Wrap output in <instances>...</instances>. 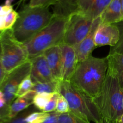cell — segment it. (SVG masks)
I'll return each instance as SVG.
<instances>
[{
	"label": "cell",
	"mask_w": 123,
	"mask_h": 123,
	"mask_svg": "<svg viewBox=\"0 0 123 123\" xmlns=\"http://www.w3.org/2000/svg\"><path fill=\"white\" fill-rule=\"evenodd\" d=\"M36 94L37 93L35 91L31 90L24 96L16 98L10 106L8 119L14 118L33 104L34 98Z\"/></svg>",
	"instance_id": "cell-16"
},
{
	"label": "cell",
	"mask_w": 123,
	"mask_h": 123,
	"mask_svg": "<svg viewBox=\"0 0 123 123\" xmlns=\"http://www.w3.org/2000/svg\"><path fill=\"white\" fill-rule=\"evenodd\" d=\"M120 39V31L115 24H108L102 22L97 27L94 37L96 47L111 46L114 47Z\"/></svg>",
	"instance_id": "cell-10"
},
{
	"label": "cell",
	"mask_w": 123,
	"mask_h": 123,
	"mask_svg": "<svg viewBox=\"0 0 123 123\" xmlns=\"http://www.w3.org/2000/svg\"><path fill=\"white\" fill-rule=\"evenodd\" d=\"M58 123H90V122L69 111L65 114H59Z\"/></svg>",
	"instance_id": "cell-20"
},
{
	"label": "cell",
	"mask_w": 123,
	"mask_h": 123,
	"mask_svg": "<svg viewBox=\"0 0 123 123\" xmlns=\"http://www.w3.org/2000/svg\"><path fill=\"white\" fill-rule=\"evenodd\" d=\"M19 18V13L13 10L5 18L4 30H10L14 25Z\"/></svg>",
	"instance_id": "cell-26"
},
{
	"label": "cell",
	"mask_w": 123,
	"mask_h": 123,
	"mask_svg": "<svg viewBox=\"0 0 123 123\" xmlns=\"http://www.w3.org/2000/svg\"><path fill=\"white\" fill-rule=\"evenodd\" d=\"M0 119H1V118H0Z\"/></svg>",
	"instance_id": "cell-40"
},
{
	"label": "cell",
	"mask_w": 123,
	"mask_h": 123,
	"mask_svg": "<svg viewBox=\"0 0 123 123\" xmlns=\"http://www.w3.org/2000/svg\"><path fill=\"white\" fill-rule=\"evenodd\" d=\"M46 60L54 78L61 80L62 73V58L60 45L55 46L46 50L43 54Z\"/></svg>",
	"instance_id": "cell-14"
},
{
	"label": "cell",
	"mask_w": 123,
	"mask_h": 123,
	"mask_svg": "<svg viewBox=\"0 0 123 123\" xmlns=\"http://www.w3.org/2000/svg\"><path fill=\"white\" fill-rule=\"evenodd\" d=\"M0 45L1 62L7 74L30 60L26 46L14 37L12 29L1 31Z\"/></svg>",
	"instance_id": "cell-6"
},
{
	"label": "cell",
	"mask_w": 123,
	"mask_h": 123,
	"mask_svg": "<svg viewBox=\"0 0 123 123\" xmlns=\"http://www.w3.org/2000/svg\"><path fill=\"white\" fill-rule=\"evenodd\" d=\"M112 0H78V13L94 20L99 18Z\"/></svg>",
	"instance_id": "cell-13"
},
{
	"label": "cell",
	"mask_w": 123,
	"mask_h": 123,
	"mask_svg": "<svg viewBox=\"0 0 123 123\" xmlns=\"http://www.w3.org/2000/svg\"><path fill=\"white\" fill-rule=\"evenodd\" d=\"M58 0H30L28 6L31 8L42 7V8H49L51 5L54 6Z\"/></svg>",
	"instance_id": "cell-27"
},
{
	"label": "cell",
	"mask_w": 123,
	"mask_h": 123,
	"mask_svg": "<svg viewBox=\"0 0 123 123\" xmlns=\"http://www.w3.org/2000/svg\"><path fill=\"white\" fill-rule=\"evenodd\" d=\"M49 114L43 112H34L28 115L26 121L27 123H43L49 117Z\"/></svg>",
	"instance_id": "cell-24"
},
{
	"label": "cell",
	"mask_w": 123,
	"mask_h": 123,
	"mask_svg": "<svg viewBox=\"0 0 123 123\" xmlns=\"http://www.w3.org/2000/svg\"><path fill=\"white\" fill-rule=\"evenodd\" d=\"M115 25H116L117 26L118 28L120 31V39L115 46L111 48L109 54H112V53L123 54V20L115 24Z\"/></svg>",
	"instance_id": "cell-25"
},
{
	"label": "cell",
	"mask_w": 123,
	"mask_h": 123,
	"mask_svg": "<svg viewBox=\"0 0 123 123\" xmlns=\"http://www.w3.org/2000/svg\"><path fill=\"white\" fill-rule=\"evenodd\" d=\"M62 58V73L61 80L70 81L75 71L78 60L73 47L64 43L59 44Z\"/></svg>",
	"instance_id": "cell-12"
},
{
	"label": "cell",
	"mask_w": 123,
	"mask_h": 123,
	"mask_svg": "<svg viewBox=\"0 0 123 123\" xmlns=\"http://www.w3.org/2000/svg\"><path fill=\"white\" fill-rule=\"evenodd\" d=\"M78 0H58L53 7V15L68 18L78 13Z\"/></svg>",
	"instance_id": "cell-17"
},
{
	"label": "cell",
	"mask_w": 123,
	"mask_h": 123,
	"mask_svg": "<svg viewBox=\"0 0 123 123\" xmlns=\"http://www.w3.org/2000/svg\"><path fill=\"white\" fill-rule=\"evenodd\" d=\"M67 19L53 15L50 23L24 44L27 49L29 60L43 55L46 50L63 42Z\"/></svg>",
	"instance_id": "cell-5"
},
{
	"label": "cell",
	"mask_w": 123,
	"mask_h": 123,
	"mask_svg": "<svg viewBox=\"0 0 123 123\" xmlns=\"http://www.w3.org/2000/svg\"><path fill=\"white\" fill-rule=\"evenodd\" d=\"M57 92L66 98L70 111L90 122L102 123L103 118L93 99L71 82L59 80Z\"/></svg>",
	"instance_id": "cell-4"
},
{
	"label": "cell",
	"mask_w": 123,
	"mask_h": 123,
	"mask_svg": "<svg viewBox=\"0 0 123 123\" xmlns=\"http://www.w3.org/2000/svg\"><path fill=\"white\" fill-rule=\"evenodd\" d=\"M117 123H123V114L121 117L119 118L118 120L117 121Z\"/></svg>",
	"instance_id": "cell-36"
},
{
	"label": "cell",
	"mask_w": 123,
	"mask_h": 123,
	"mask_svg": "<svg viewBox=\"0 0 123 123\" xmlns=\"http://www.w3.org/2000/svg\"><path fill=\"white\" fill-rule=\"evenodd\" d=\"M100 18L105 24H115L122 21L121 0H112Z\"/></svg>",
	"instance_id": "cell-15"
},
{
	"label": "cell",
	"mask_w": 123,
	"mask_h": 123,
	"mask_svg": "<svg viewBox=\"0 0 123 123\" xmlns=\"http://www.w3.org/2000/svg\"><path fill=\"white\" fill-rule=\"evenodd\" d=\"M34 85V84L32 82V79L30 77V75L28 76L26 78H25L22 80V82L20 83V85H19L18 92H17L16 94L17 98L24 96V94L31 91Z\"/></svg>",
	"instance_id": "cell-23"
},
{
	"label": "cell",
	"mask_w": 123,
	"mask_h": 123,
	"mask_svg": "<svg viewBox=\"0 0 123 123\" xmlns=\"http://www.w3.org/2000/svg\"><path fill=\"white\" fill-rule=\"evenodd\" d=\"M14 0H6L5 1L4 5H7V6H12V3L14 1Z\"/></svg>",
	"instance_id": "cell-35"
},
{
	"label": "cell",
	"mask_w": 123,
	"mask_h": 123,
	"mask_svg": "<svg viewBox=\"0 0 123 123\" xmlns=\"http://www.w3.org/2000/svg\"><path fill=\"white\" fill-rule=\"evenodd\" d=\"M30 60L31 62L30 77L34 84L58 80L54 78L44 55H41Z\"/></svg>",
	"instance_id": "cell-9"
},
{
	"label": "cell",
	"mask_w": 123,
	"mask_h": 123,
	"mask_svg": "<svg viewBox=\"0 0 123 123\" xmlns=\"http://www.w3.org/2000/svg\"><path fill=\"white\" fill-rule=\"evenodd\" d=\"M55 112L58 114H65L70 111V108L68 103L66 100V98L64 96L60 95L58 99Z\"/></svg>",
	"instance_id": "cell-28"
},
{
	"label": "cell",
	"mask_w": 123,
	"mask_h": 123,
	"mask_svg": "<svg viewBox=\"0 0 123 123\" xmlns=\"http://www.w3.org/2000/svg\"><path fill=\"white\" fill-rule=\"evenodd\" d=\"M31 62L30 60L18 66L8 73L0 86V91L4 94L6 103L10 106L17 98L16 94L20 83L30 75Z\"/></svg>",
	"instance_id": "cell-8"
},
{
	"label": "cell",
	"mask_w": 123,
	"mask_h": 123,
	"mask_svg": "<svg viewBox=\"0 0 123 123\" xmlns=\"http://www.w3.org/2000/svg\"><path fill=\"white\" fill-rule=\"evenodd\" d=\"M1 32H0V34H1Z\"/></svg>",
	"instance_id": "cell-38"
},
{
	"label": "cell",
	"mask_w": 123,
	"mask_h": 123,
	"mask_svg": "<svg viewBox=\"0 0 123 123\" xmlns=\"http://www.w3.org/2000/svg\"><path fill=\"white\" fill-rule=\"evenodd\" d=\"M108 68L117 75L121 87L123 88V54L112 53L107 56Z\"/></svg>",
	"instance_id": "cell-18"
},
{
	"label": "cell",
	"mask_w": 123,
	"mask_h": 123,
	"mask_svg": "<svg viewBox=\"0 0 123 123\" xmlns=\"http://www.w3.org/2000/svg\"><path fill=\"white\" fill-rule=\"evenodd\" d=\"M101 22L102 21L100 17L94 20L88 34L79 44L73 47L79 62H82L90 57L91 55V53L96 48L94 42L95 34Z\"/></svg>",
	"instance_id": "cell-11"
},
{
	"label": "cell",
	"mask_w": 123,
	"mask_h": 123,
	"mask_svg": "<svg viewBox=\"0 0 123 123\" xmlns=\"http://www.w3.org/2000/svg\"><path fill=\"white\" fill-rule=\"evenodd\" d=\"M13 10V6H0V14L4 16H6Z\"/></svg>",
	"instance_id": "cell-31"
},
{
	"label": "cell",
	"mask_w": 123,
	"mask_h": 123,
	"mask_svg": "<svg viewBox=\"0 0 123 123\" xmlns=\"http://www.w3.org/2000/svg\"><path fill=\"white\" fill-rule=\"evenodd\" d=\"M59 80L50 82L46 83H37L35 84L32 87V91H35L37 94L48 93L52 94L58 92V86Z\"/></svg>",
	"instance_id": "cell-19"
},
{
	"label": "cell",
	"mask_w": 123,
	"mask_h": 123,
	"mask_svg": "<svg viewBox=\"0 0 123 123\" xmlns=\"http://www.w3.org/2000/svg\"><path fill=\"white\" fill-rule=\"evenodd\" d=\"M59 114H60L55 111L50 112L49 117L44 120L43 123H58Z\"/></svg>",
	"instance_id": "cell-30"
},
{
	"label": "cell",
	"mask_w": 123,
	"mask_h": 123,
	"mask_svg": "<svg viewBox=\"0 0 123 123\" xmlns=\"http://www.w3.org/2000/svg\"><path fill=\"white\" fill-rule=\"evenodd\" d=\"M121 13H122L123 20V0H121Z\"/></svg>",
	"instance_id": "cell-37"
},
{
	"label": "cell",
	"mask_w": 123,
	"mask_h": 123,
	"mask_svg": "<svg viewBox=\"0 0 123 123\" xmlns=\"http://www.w3.org/2000/svg\"><path fill=\"white\" fill-rule=\"evenodd\" d=\"M102 123H117V122H115V121H112V120H109V119L103 118Z\"/></svg>",
	"instance_id": "cell-34"
},
{
	"label": "cell",
	"mask_w": 123,
	"mask_h": 123,
	"mask_svg": "<svg viewBox=\"0 0 123 123\" xmlns=\"http://www.w3.org/2000/svg\"><path fill=\"white\" fill-rule=\"evenodd\" d=\"M7 75V73L5 72L4 69L3 67H2V62H1V45H0V86H1V84L3 82L4 79L5 77Z\"/></svg>",
	"instance_id": "cell-32"
},
{
	"label": "cell",
	"mask_w": 123,
	"mask_h": 123,
	"mask_svg": "<svg viewBox=\"0 0 123 123\" xmlns=\"http://www.w3.org/2000/svg\"><path fill=\"white\" fill-rule=\"evenodd\" d=\"M60 95V94L58 92H55V93L53 94L52 96L49 100L48 104L46 105V106L42 112L46 113H50L55 111L56 107V104H57L58 99Z\"/></svg>",
	"instance_id": "cell-29"
},
{
	"label": "cell",
	"mask_w": 123,
	"mask_h": 123,
	"mask_svg": "<svg viewBox=\"0 0 123 123\" xmlns=\"http://www.w3.org/2000/svg\"><path fill=\"white\" fill-rule=\"evenodd\" d=\"M52 18L49 8H31L25 5L19 12V18L12 28V32L19 42L25 44L45 28Z\"/></svg>",
	"instance_id": "cell-3"
},
{
	"label": "cell",
	"mask_w": 123,
	"mask_h": 123,
	"mask_svg": "<svg viewBox=\"0 0 123 123\" xmlns=\"http://www.w3.org/2000/svg\"><path fill=\"white\" fill-rule=\"evenodd\" d=\"M35 109V108H28L19 113L14 118L7 119L1 121L0 123H27L26 121V118L30 114L36 112Z\"/></svg>",
	"instance_id": "cell-22"
},
{
	"label": "cell",
	"mask_w": 123,
	"mask_h": 123,
	"mask_svg": "<svg viewBox=\"0 0 123 123\" xmlns=\"http://www.w3.org/2000/svg\"><path fill=\"white\" fill-rule=\"evenodd\" d=\"M108 68V58L92 55L78 62L70 82L92 99L97 97L102 88Z\"/></svg>",
	"instance_id": "cell-1"
},
{
	"label": "cell",
	"mask_w": 123,
	"mask_h": 123,
	"mask_svg": "<svg viewBox=\"0 0 123 123\" xmlns=\"http://www.w3.org/2000/svg\"><path fill=\"white\" fill-rule=\"evenodd\" d=\"M93 100L103 118L117 122L123 114V88L109 68L99 94Z\"/></svg>",
	"instance_id": "cell-2"
},
{
	"label": "cell",
	"mask_w": 123,
	"mask_h": 123,
	"mask_svg": "<svg viewBox=\"0 0 123 123\" xmlns=\"http://www.w3.org/2000/svg\"><path fill=\"white\" fill-rule=\"evenodd\" d=\"M94 20L79 13L67 19L63 43L74 47L83 40L90 32Z\"/></svg>",
	"instance_id": "cell-7"
},
{
	"label": "cell",
	"mask_w": 123,
	"mask_h": 123,
	"mask_svg": "<svg viewBox=\"0 0 123 123\" xmlns=\"http://www.w3.org/2000/svg\"><path fill=\"white\" fill-rule=\"evenodd\" d=\"M53 94L38 93L36 95L33 100V105L36 108L43 111L48 102L52 96Z\"/></svg>",
	"instance_id": "cell-21"
},
{
	"label": "cell",
	"mask_w": 123,
	"mask_h": 123,
	"mask_svg": "<svg viewBox=\"0 0 123 123\" xmlns=\"http://www.w3.org/2000/svg\"><path fill=\"white\" fill-rule=\"evenodd\" d=\"M5 18L6 16H4L0 14V32L4 30Z\"/></svg>",
	"instance_id": "cell-33"
},
{
	"label": "cell",
	"mask_w": 123,
	"mask_h": 123,
	"mask_svg": "<svg viewBox=\"0 0 123 123\" xmlns=\"http://www.w3.org/2000/svg\"><path fill=\"white\" fill-rule=\"evenodd\" d=\"M0 118H1V117H0ZM0 120H1V119H0Z\"/></svg>",
	"instance_id": "cell-39"
}]
</instances>
